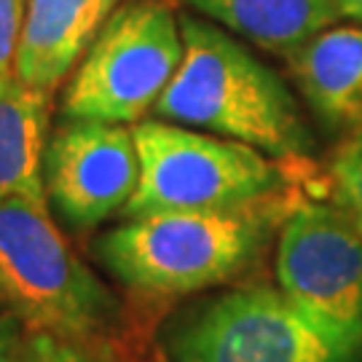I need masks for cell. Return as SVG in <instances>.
Returning a JSON list of instances; mask_svg holds the SVG:
<instances>
[{
  "instance_id": "cell-7",
  "label": "cell",
  "mask_w": 362,
  "mask_h": 362,
  "mask_svg": "<svg viewBox=\"0 0 362 362\" xmlns=\"http://www.w3.org/2000/svg\"><path fill=\"white\" fill-rule=\"evenodd\" d=\"M282 293L245 287L212 300L175 338V362H346Z\"/></svg>"
},
{
  "instance_id": "cell-16",
  "label": "cell",
  "mask_w": 362,
  "mask_h": 362,
  "mask_svg": "<svg viewBox=\"0 0 362 362\" xmlns=\"http://www.w3.org/2000/svg\"><path fill=\"white\" fill-rule=\"evenodd\" d=\"M338 13L346 16V19H354L362 25V0H336Z\"/></svg>"
},
{
  "instance_id": "cell-15",
  "label": "cell",
  "mask_w": 362,
  "mask_h": 362,
  "mask_svg": "<svg viewBox=\"0 0 362 362\" xmlns=\"http://www.w3.org/2000/svg\"><path fill=\"white\" fill-rule=\"evenodd\" d=\"M13 354H16V336L11 325L0 320V362H13Z\"/></svg>"
},
{
  "instance_id": "cell-13",
  "label": "cell",
  "mask_w": 362,
  "mask_h": 362,
  "mask_svg": "<svg viewBox=\"0 0 362 362\" xmlns=\"http://www.w3.org/2000/svg\"><path fill=\"white\" fill-rule=\"evenodd\" d=\"M333 185L346 218L362 231V132L333 158Z\"/></svg>"
},
{
  "instance_id": "cell-2",
  "label": "cell",
  "mask_w": 362,
  "mask_h": 362,
  "mask_svg": "<svg viewBox=\"0 0 362 362\" xmlns=\"http://www.w3.org/2000/svg\"><path fill=\"white\" fill-rule=\"evenodd\" d=\"M276 196L242 207L151 212L129 218L97 242V255L124 285L182 296L220 285L255 258L279 220Z\"/></svg>"
},
{
  "instance_id": "cell-17",
  "label": "cell",
  "mask_w": 362,
  "mask_h": 362,
  "mask_svg": "<svg viewBox=\"0 0 362 362\" xmlns=\"http://www.w3.org/2000/svg\"><path fill=\"white\" fill-rule=\"evenodd\" d=\"M38 351L43 354V357H40V362H67L65 357H62V351L57 349L52 341H40Z\"/></svg>"
},
{
  "instance_id": "cell-14",
  "label": "cell",
  "mask_w": 362,
  "mask_h": 362,
  "mask_svg": "<svg viewBox=\"0 0 362 362\" xmlns=\"http://www.w3.org/2000/svg\"><path fill=\"white\" fill-rule=\"evenodd\" d=\"M27 0H0V81L13 78Z\"/></svg>"
},
{
  "instance_id": "cell-4",
  "label": "cell",
  "mask_w": 362,
  "mask_h": 362,
  "mask_svg": "<svg viewBox=\"0 0 362 362\" xmlns=\"http://www.w3.org/2000/svg\"><path fill=\"white\" fill-rule=\"evenodd\" d=\"M182 59V33L167 0L118 6L65 91V118L134 124L153 110Z\"/></svg>"
},
{
  "instance_id": "cell-1",
  "label": "cell",
  "mask_w": 362,
  "mask_h": 362,
  "mask_svg": "<svg viewBox=\"0 0 362 362\" xmlns=\"http://www.w3.org/2000/svg\"><path fill=\"white\" fill-rule=\"evenodd\" d=\"M180 33L182 59L156 103V116L272 156H298L309 148L290 91L260 59L194 16H182Z\"/></svg>"
},
{
  "instance_id": "cell-10",
  "label": "cell",
  "mask_w": 362,
  "mask_h": 362,
  "mask_svg": "<svg viewBox=\"0 0 362 362\" xmlns=\"http://www.w3.org/2000/svg\"><path fill=\"white\" fill-rule=\"evenodd\" d=\"M287 65L320 116L362 132V27H327L287 54Z\"/></svg>"
},
{
  "instance_id": "cell-5",
  "label": "cell",
  "mask_w": 362,
  "mask_h": 362,
  "mask_svg": "<svg viewBox=\"0 0 362 362\" xmlns=\"http://www.w3.org/2000/svg\"><path fill=\"white\" fill-rule=\"evenodd\" d=\"M140 182L127 218L151 212L228 209L272 196L279 172L258 148L215 140L164 121H143L134 129Z\"/></svg>"
},
{
  "instance_id": "cell-8",
  "label": "cell",
  "mask_w": 362,
  "mask_h": 362,
  "mask_svg": "<svg viewBox=\"0 0 362 362\" xmlns=\"http://www.w3.org/2000/svg\"><path fill=\"white\" fill-rule=\"evenodd\" d=\"M140 182L134 134L124 124L67 118L43 156V188L73 228H94L132 202Z\"/></svg>"
},
{
  "instance_id": "cell-12",
  "label": "cell",
  "mask_w": 362,
  "mask_h": 362,
  "mask_svg": "<svg viewBox=\"0 0 362 362\" xmlns=\"http://www.w3.org/2000/svg\"><path fill=\"white\" fill-rule=\"evenodd\" d=\"M49 103L52 94L30 89L16 76L0 81V196L46 199Z\"/></svg>"
},
{
  "instance_id": "cell-3",
  "label": "cell",
  "mask_w": 362,
  "mask_h": 362,
  "mask_svg": "<svg viewBox=\"0 0 362 362\" xmlns=\"http://www.w3.org/2000/svg\"><path fill=\"white\" fill-rule=\"evenodd\" d=\"M0 293L52 336H86L116 314L110 293L59 233L46 199L33 196H0Z\"/></svg>"
},
{
  "instance_id": "cell-6",
  "label": "cell",
  "mask_w": 362,
  "mask_h": 362,
  "mask_svg": "<svg viewBox=\"0 0 362 362\" xmlns=\"http://www.w3.org/2000/svg\"><path fill=\"white\" fill-rule=\"evenodd\" d=\"M282 296L341 354L362 349V231L322 204H303L285 218L276 247Z\"/></svg>"
},
{
  "instance_id": "cell-11",
  "label": "cell",
  "mask_w": 362,
  "mask_h": 362,
  "mask_svg": "<svg viewBox=\"0 0 362 362\" xmlns=\"http://www.w3.org/2000/svg\"><path fill=\"white\" fill-rule=\"evenodd\" d=\"M245 40L274 54H290L336 22V0H185Z\"/></svg>"
},
{
  "instance_id": "cell-18",
  "label": "cell",
  "mask_w": 362,
  "mask_h": 362,
  "mask_svg": "<svg viewBox=\"0 0 362 362\" xmlns=\"http://www.w3.org/2000/svg\"><path fill=\"white\" fill-rule=\"evenodd\" d=\"M0 298H3V293H0Z\"/></svg>"
},
{
  "instance_id": "cell-9",
  "label": "cell",
  "mask_w": 362,
  "mask_h": 362,
  "mask_svg": "<svg viewBox=\"0 0 362 362\" xmlns=\"http://www.w3.org/2000/svg\"><path fill=\"white\" fill-rule=\"evenodd\" d=\"M116 8L118 0H27L13 76L54 94Z\"/></svg>"
}]
</instances>
